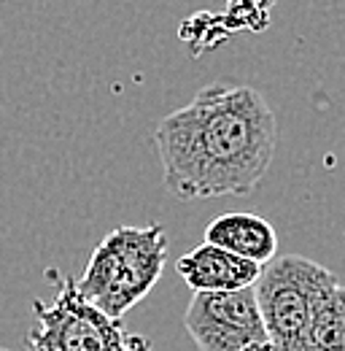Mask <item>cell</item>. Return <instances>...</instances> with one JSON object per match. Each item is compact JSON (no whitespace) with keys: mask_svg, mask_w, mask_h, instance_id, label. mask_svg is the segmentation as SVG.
Listing matches in <instances>:
<instances>
[{"mask_svg":"<svg viewBox=\"0 0 345 351\" xmlns=\"http://www.w3.org/2000/svg\"><path fill=\"white\" fill-rule=\"evenodd\" d=\"M162 181L181 200L248 195L267 176L278 122L264 95L246 84H208L151 135Z\"/></svg>","mask_w":345,"mask_h":351,"instance_id":"cell-1","label":"cell"},{"mask_svg":"<svg viewBox=\"0 0 345 351\" xmlns=\"http://www.w3.org/2000/svg\"><path fill=\"white\" fill-rule=\"evenodd\" d=\"M168 265V232L162 224L116 227L92 252L76 292L89 306L119 319L138 306Z\"/></svg>","mask_w":345,"mask_h":351,"instance_id":"cell-2","label":"cell"},{"mask_svg":"<svg viewBox=\"0 0 345 351\" xmlns=\"http://www.w3.org/2000/svg\"><path fill=\"white\" fill-rule=\"evenodd\" d=\"M337 284L335 273L302 254L267 263L254 284L267 343L275 351H316L310 324L324 295Z\"/></svg>","mask_w":345,"mask_h":351,"instance_id":"cell-3","label":"cell"},{"mask_svg":"<svg viewBox=\"0 0 345 351\" xmlns=\"http://www.w3.org/2000/svg\"><path fill=\"white\" fill-rule=\"evenodd\" d=\"M33 316L27 351H154L143 335L89 306L68 276L60 278L51 306L33 303Z\"/></svg>","mask_w":345,"mask_h":351,"instance_id":"cell-4","label":"cell"},{"mask_svg":"<svg viewBox=\"0 0 345 351\" xmlns=\"http://www.w3.org/2000/svg\"><path fill=\"white\" fill-rule=\"evenodd\" d=\"M200 351H246L267 343L254 287L238 292H197L183 313Z\"/></svg>","mask_w":345,"mask_h":351,"instance_id":"cell-5","label":"cell"},{"mask_svg":"<svg viewBox=\"0 0 345 351\" xmlns=\"http://www.w3.org/2000/svg\"><path fill=\"white\" fill-rule=\"evenodd\" d=\"M178 276L186 281V287L197 292H238L254 287L261 273V265L240 260L224 249H216L211 243L194 246L186 252L178 263Z\"/></svg>","mask_w":345,"mask_h":351,"instance_id":"cell-6","label":"cell"},{"mask_svg":"<svg viewBox=\"0 0 345 351\" xmlns=\"http://www.w3.org/2000/svg\"><path fill=\"white\" fill-rule=\"evenodd\" d=\"M205 243L240 260L264 265L278 257V232L267 219L246 211H229L205 227Z\"/></svg>","mask_w":345,"mask_h":351,"instance_id":"cell-7","label":"cell"},{"mask_svg":"<svg viewBox=\"0 0 345 351\" xmlns=\"http://www.w3.org/2000/svg\"><path fill=\"white\" fill-rule=\"evenodd\" d=\"M316 351H345V284H335L316 308L310 324Z\"/></svg>","mask_w":345,"mask_h":351,"instance_id":"cell-8","label":"cell"},{"mask_svg":"<svg viewBox=\"0 0 345 351\" xmlns=\"http://www.w3.org/2000/svg\"><path fill=\"white\" fill-rule=\"evenodd\" d=\"M246 351H275L270 343H257V346H251V349H246Z\"/></svg>","mask_w":345,"mask_h":351,"instance_id":"cell-9","label":"cell"},{"mask_svg":"<svg viewBox=\"0 0 345 351\" xmlns=\"http://www.w3.org/2000/svg\"><path fill=\"white\" fill-rule=\"evenodd\" d=\"M0 351H8V349H3V346H0Z\"/></svg>","mask_w":345,"mask_h":351,"instance_id":"cell-10","label":"cell"}]
</instances>
